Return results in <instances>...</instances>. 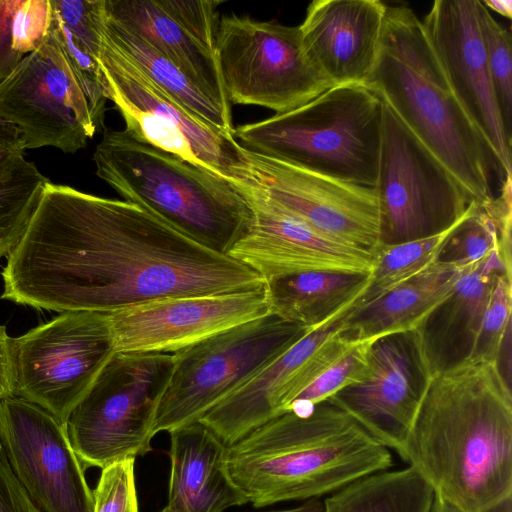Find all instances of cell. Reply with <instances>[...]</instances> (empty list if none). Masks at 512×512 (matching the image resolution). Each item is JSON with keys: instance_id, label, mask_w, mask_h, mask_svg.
Returning a JSON list of instances; mask_svg holds the SVG:
<instances>
[{"instance_id": "836d02e7", "label": "cell", "mask_w": 512, "mask_h": 512, "mask_svg": "<svg viewBox=\"0 0 512 512\" xmlns=\"http://www.w3.org/2000/svg\"><path fill=\"white\" fill-rule=\"evenodd\" d=\"M511 306V274L503 273L493 286L469 362L498 363L502 347L510 337Z\"/></svg>"}, {"instance_id": "d590c367", "label": "cell", "mask_w": 512, "mask_h": 512, "mask_svg": "<svg viewBox=\"0 0 512 512\" xmlns=\"http://www.w3.org/2000/svg\"><path fill=\"white\" fill-rule=\"evenodd\" d=\"M51 22L50 0H19L12 19L13 49L23 57L38 49L49 35Z\"/></svg>"}, {"instance_id": "7c38bea8", "label": "cell", "mask_w": 512, "mask_h": 512, "mask_svg": "<svg viewBox=\"0 0 512 512\" xmlns=\"http://www.w3.org/2000/svg\"><path fill=\"white\" fill-rule=\"evenodd\" d=\"M215 54L230 103L281 114L332 88L307 58L299 26L223 16Z\"/></svg>"}, {"instance_id": "2e32d148", "label": "cell", "mask_w": 512, "mask_h": 512, "mask_svg": "<svg viewBox=\"0 0 512 512\" xmlns=\"http://www.w3.org/2000/svg\"><path fill=\"white\" fill-rule=\"evenodd\" d=\"M231 183L248 203L252 221L228 256L264 281L311 271H372L373 254L325 237L255 185Z\"/></svg>"}, {"instance_id": "f35d334b", "label": "cell", "mask_w": 512, "mask_h": 512, "mask_svg": "<svg viewBox=\"0 0 512 512\" xmlns=\"http://www.w3.org/2000/svg\"><path fill=\"white\" fill-rule=\"evenodd\" d=\"M19 0H0V81L16 68L23 56L13 49L12 19Z\"/></svg>"}, {"instance_id": "e0dca14e", "label": "cell", "mask_w": 512, "mask_h": 512, "mask_svg": "<svg viewBox=\"0 0 512 512\" xmlns=\"http://www.w3.org/2000/svg\"><path fill=\"white\" fill-rule=\"evenodd\" d=\"M368 358L365 378L330 398L399 453L432 377L416 329L369 341Z\"/></svg>"}, {"instance_id": "ffe728a7", "label": "cell", "mask_w": 512, "mask_h": 512, "mask_svg": "<svg viewBox=\"0 0 512 512\" xmlns=\"http://www.w3.org/2000/svg\"><path fill=\"white\" fill-rule=\"evenodd\" d=\"M216 0H103L104 11L168 58L231 112L215 54Z\"/></svg>"}, {"instance_id": "484cf974", "label": "cell", "mask_w": 512, "mask_h": 512, "mask_svg": "<svg viewBox=\"0 0 512 512\" xmlns=\"http://www.w3.org/2000/svg\"><path fill=\"white\" fill-rule=\"evenodd\" d=\"M370 273L311 271L267 280L269 312L316 330L350 310L368 287Z\"/></svg>"}, {"instance_id": "277c9868", "label": "cell", "mask_w": 512, "mask_h": 512, "mask_svg": "<svg viewBox=\"0 0 512 512\" xmlns=\"http://www.w3.org/2000/svg\"><path fill=\"white\" fill-rule=\"evenodd\" d=\"M364 85L386 103L447 167L471 199H493L490 171L505 176L456 96L408 7H388L374 67Z\"/></svg>"}, {"instance_id": "f1b7e54d", "label": "cell", "mask_w": 512, "mask_h": 512, "mask_svg": "<svg viewBox=\"0 0 512 512\" xmlns=\"http://www.w3.org/2000/svg\"><path fill=\"white\" fill-rule=\"evenodd\" d=\"M454 226L427 238L391 245L380 244L372 253L373 266L368 287L354 302L351 311L376 301L434 264Z\"/></svg>"}, {"instance_id": "9c48e42d", "label": "cell", "mask_w": 512, "mask_h": 512, "mask_svg": "<svg viewBox=\"0 0 512 512\" xmlns=\"http://www.w3.org/2000/svg\"><path fill=\"white\" fill-rule=\"evenodd\" d=\"M373 188L380 209V244L386 245L440 234L474 202L386 103Z\"/></svg>"}, {"instance_id": "cb8c5ba5", "label": "cell", "mask_w": 512, "mask_h": 512, "mask_svg": "<svg viewBox=\"0 0 512 512\" xmlns=\"http://www.w3.org/2000/svg\"><path fill=\"white\" fill-rule=\"evenodd\" d=\"M170 434L168 501L160 512H224L247 504L224 464L226 446L201 422Z\"/></svg>"}, {"instance_id": "8d00e7d4", "label": "cell", "mask_w": 512, "mask_h": 512, "mask_svg": "<svg viewBox=\"0 0 512 512\" xmlns=\"http://www.w3.org/2000/svg\"><path fill=\"white\" fill-rule=\"evenodd\" d=\"M53 10L77 41L98 59L100 35L97 25L99 0H50Z\"/></svg>"}, {"instance_id": "3957f363", "label": "cell", "mask_w": 512, "mask_h": 512, "mask_svg": "<svg viewBox=\"0 0 512 512\" xmlns=\"http://www.w3.org/2000/svg\"><path fill=\"white\" fill-rule=\"evenodd\" d=\"M226 471L255 508L333 493L393 465L390 450L332 398L288 410L226 446Z\"/></svg>"}, {"instance_id": "ab89813d", "label": "cell", "mask_w": 512, "mask_h": 512, "mask_svg": "<svg viewBox=\"0 0 512 512\" xmlns=\"http://www.w3.org/2000/svg\"><path fill=\"white\" fill-rule=\"evenodd\" d=\"M25 157L20 134L10 124H0V176Z\"/></svg>"}, {"instance_id": "8992f818", "label": "cell", "mask_w": 512, "mask_h": 512, "mask_svg": "<svg viewBox=\"0 0 512 512\" xmlns=\"http://www.w3.org/2000/svg\"><path fill=\"white\" fill-rule=\"evenodd\" d=\"M384 113L363 84L332 87L286 113L239 125L244 149L348 183L374 187Z\"/></svg>"}, {"instance_id": "8fae6325", "label": "cell", "mask_w": 512, "mask_h": 512, "mask_svg": "<svg viewBox=\"0 0 512 512\" xmlns=\"http://www.w3.org/2000/svg\"><path fill=\"white\" fill-rule=\"evenodd\" d=\"M14 396L65 425L116 353L110 313L66 311L12 338Z\"/></svg>"}, {"instance_id": "d6a6232c", "label": "cell", "mask_w": 512, "mask_h": 512, "mask_svg": "<svg viewBox=\"0 0 512 512\" xmlns=\"http://www.w3.org/2000/svg\"><path fill=\"white\" fill-rule=\"evenodd\" d=\"M368 351L369 342L354 344L296 395L285 411L311 408L343 388L361 382L369 369Z\"/></svg>"}, {"instance_id": "30bf717a", "label": "cell", "mask_w": 512, "mask_h": 512, "mask_svg": "<svg viewBox=\"0 0 512 512\" xmlns=\"http://www.w3.org/2000/svg\"><path fill=\"white\" fill-rule=\"evenodd\" d=\"M98 62L105 96L123 117L124 130L131 137L229 182L243 179L246 159L233 134L189 113L101 36Z\"/></svg>"}, {"instance_id": "f546056e", "label": "cell", "mask_w": 512, "mask_h": 512, "mask_svg": "<svg viewBox=\"0 0 512 512\" xmlns=\"http://www.w3.org/2000/svg\"><path fill=\"white\" fill-rule=\"evenodd\" d=\"M49 181L25 157L0 176V259L20 239Z\"/></svg>"}, {"instance_id": "9a60e30c", "label": "cell", "mask_w": 512, "mask_h": 512, "mask_svg": "<svg viewBox=\"0 0 512 512\" xmlns=\"http://www.w3.org/2000/svg\"><path fill=\"white\" fill-rule=\"evenodd\" d=\"M243 154L246 170L240 181L260 188L333 241L371 254L378 248L380 209L373 187L341 181L244 148Z\"/></svg>"}, {"instance_id": "d6986e66", "label": "cell", "mask_w": 512, "mask_h": 512, "mask_svg": "<svg viewBox=\"0 0 512 512\" xmlns=\"http://www.w3.org/2000/svg\"><path fill=\"white\" fill-rule=\"evenodd\" d=\"M477 1L436 0L422 24L456 96L506 177L512 175L511 145L488 70Z\"/></svg>"}, {"instance_id": "44dd1931", "label": "cell", "mask_w": 512, "mask_h": 512, "mask_svg": "<svg viewBox=\"0 0 512 512\" xmlns=\"http://www.w3.org/2000/svg\"><path fill=\"white\" fill-rule=\"evenodd\" d=\"M387 6L379 0H314L299 25L305 54L332 87L363 84L376 62Z\"/></svg>"}, {"instance_id": "83f0119b", "label": "cell", "mask_w": 512, "mask_h": 512, "mask_svg": "<svg viewBox=\"0 0 512 512\" xmlns=\"http://www.w3.org/2000/svg\"><path fill=\"white\" fill-rule=\"evenodd\" d=\"M434 491L413 467L358 478L323 501V512H431Z\"/></svg>"}, {"instance_id": "7402d4cb", "label": "cell", "mask_w": 512, "mask_h": 512, "mask_svg": "<svg viewBox=\"0 0 512 512\" xmlns=\"http://www.w3.org/2000/svg\"><path fill=\"white\" fill-rule=\"evenodd\" d=\"M350 310L309 332L260 373L218 403L200 420L228 446L283 413L299 393L317 351L342 328Z\"/></svg>"}, {"instance_id": "74e56055", "label": "cell", "mask_w": 512, "mask_h": 512, "mask_svg": "<svg viewBox=\"0 0 512 512\" xmlns=\"http://www.w3.org/2000/svg\"><path fill=\"white\" fill-rule=\"evenodd\" d=\"M0 512H40L14 474L1 447Z\"/></svg>"}, {"instance_id": "7bdbcfd3", "label": "cell", "mask_w": 512, "mask_h": 512, "mask_svg": "<svg viewBox=\"0 0 512 512\" xmlns=\"http://www.w3.org/2000/svg\"><path fill=\"white\" fill-rule=\"evenodd\" d=\"M324 503L320 498H312L296 508L274 512H323Z\"/></svg>"}, {"instance_id": "f6af8a7d", "label": "cell", "mask_w": 512, "mask_h": 512, "mask_svg": "<svg viewBox=\"0 0 512 512\" xmlns=\"http://www.w3.org/2000/svg\"><path fill=\"white\" fill-rule=\"evenodd\" d=\"M431 512H463V511H461L457 507L451 505L450 503H448L434 495Z\"/></svg>"}, {"instance_id": "ba28073f", "label": "cell", "mask_w": 512, "mask_h": 512, "mask_svg": "<svg viewBox=\"0 0 512 512\" xmlns=\"http://www.w3.org/2000/svg\"><path fill=\"white\" fill-rule=\"evenodd\" d=\"M309 332L269 312L174 353L155 434L198 422Z\"/></svg>"}, {"instance_id": "4dcf8cb0", "label": "cell", "mask_w": 512, "mask_h": 512, "mask_svg": "<svg viewBox=\"0 0 512 512\" xmlns=\"http://www.w3.org/2000/svg\"><path fill=\"white\" fill-rule=\"evenodd\" d=\"M477 16L496 102L508 143H512V56L511 33L477 1Z\"/></svg>"}, {"instance_id": "6da1fadb", "label": "cell", "mask_w": 512, "mask_h": 512, "mask_svg": "<svg viewBox=\"0 0 512 512\" xmlns=\"http://www.w3.org/2000/svg\"><path fill=\"white\" fill-rule=\"evenodd\" d=\"M6 258L1 298L59 313H111L160 298L265 284L252 269L133 203L51 181Z\"/></svg>"}, {"instance_id": "603a6c76", "label": "cell", "mask_w": 512, "mask_h": 512, "mask_svg": "<svg viewBox=\"0 0 512 512\" xmlns=\"http://www.w3.org/2000/svg\"><path fill=\"white\" fill-rule=\"evenodd\" d=\"M503 273L511 274V256L497 249L465 269L449 294L418 326L432 376L471 360L490 294Z\"/></svg>"}, {"instance_id": "1f68e13d", "label": "cell", "mask_w": 512, "mask_h": 512, "mask_svg": "<svg viewBox=\"0 0 512 512\" xmlns=\"http://www.w3.org/2000/svg\"><path fill=\"white\" fill-rule=\"evenodd\" d=\"M51 31L88 101L93 122L99 130L103 126L107 98L104 93V77L98 59L77 41L53 8Z\"/></svg>"}, {"instance_id": "ee69618b", "label": "cell", "mask_w": 512, "mask_h": 512, "mask_svg": "<svg viewBox=\"0 0 512 512\" xmlns=\"http://www.w3.org/2000/svg\"><path fill=\"white\" fill-rule=\"evenodd\" d=\"M478 512H512V494L499 499Z\"/></svg>"}, {"instance_id": "e575fe53", "label": "cell", "mask_w": 512, "mask_h": 512, "mask_svg": "<svg viewBox=\"0 0 512 512\" xmlns=\"http://www.w3.org/2000/svg\"><path fill=\"white\" fill-rule=\"evenodd\" d=\"M135 459H127L102 469L93 491V512H139Z\"/></svg>"}, {"instance_id": "60d3db41", "label": "cell", "mask_w": 512, "mask_h": 512, "mask_svg": "<svg viewBox=\"0 0 512 512\" xmlns=\"http://www.w3.org/2000/svg\"><path fill=\"white\" fill-rule=\"evenodd\" d=\"M11 343L6 327L0 325V398L14 396Z\"/></svg>"}, {"instance_id": "ac0fdd59", "label": "cell", "mask_w": 512, "mask_h": 512, "mask_svg": "<svg viewBox=\"0 0 512 512\" xmlns=\"http://www.w3.org/2000/svg\"><path fill=\"white\" fill-rule=\"evenodd\" d=\"M269 313L265 284L246 291L167 297L110 313L116 352L174 354Z\"/></svg>"}, {"instance_id": "5bb4252c", "label": "cell", "mask_w": 512, "mask_h": 512, "mask_svg": "<svg viewBox=\"0 0 512 512\" xmlns=\"http://www.w3.org/2000/svg\"><path fill=\"white\" fill-rule=\"evenodd\" d=\"M0 445L40 512H93L94 496L65 425L17 396L0 399Z\"/></svg>"}, {"instance_id": "bcb514c9", "label": "cell", "mask_w": 512, "mask_h": 512, "mask_svg": "<svg viewBox=\"0 0 512 512\" xmlns=\"http://www.w3.org/2000/svg\"><path fill=\"white\" fill-rule=\"evenodd\" d=\"M0 124H5L3 121L0 120ZM7 124V123H6Z\"/></svg>"}, {"instance_id": "4fadbf2b", "label": "cell", "mask_w": 512, "mask_h": 512, "mask_svg": "<svg viewBox=\"0 0 512 512\" xmlns=\"http://www.w3.org/2000/svg\"><path fill=\"white\" fill-rule=\"evenodd\" d=\"M0 120L17 128L25 151L76 153L98 131L51 28L43 44L0 81Z\"/></svg>"}, {"instance_id": "52a82bcc", "label": "cell", "mask_w": 512, "mask_h": 512, "mask_svg": "<svg viewBox=\"0 0 512 512\" xmlns=\"http://www.w3.org/2000/svg\"><path fill=\"white\" fill-rule=\"evenodd\" d=\"M173 354L116 352L70 413L66 433L84 470L104 469L151 451Z\"/></svg>"}, {"instance_id": "4316f807", "label": "cell", "mask_w": 512, "mask_h": 512, "mask_svg": "<svg viewBox=\"0 0 512 512\" xmlns=\"http://www.w3.org/2000/svg\"><path fill=\"white\" fill-rule=\"evenodd\" d=\"M100 36L133 61L155 84L189 113L226 133L233 134L231 112L222 109L175 64L141 37L109 18L99 0Z\"/></svg>"}, {"instance_id": "7dc6e473", "label": "cell", "mask_w": 512, "mask_h": 512, "mask_svg": "<svg viewBox=\"0 0 512 512\" xmlns=\"http://www.w3.org/2000/svg\"><path fill=\"white\" fill-rule=\"evenodd\" d=\"M0 399H1V398H0ZM0 447H1V445H0Z\"/></svg>"}, {"instance_id": "d4e9b609", "label": "cell", "mask_w": 512, "mask_h": 512, "mask_svg": "<svg viewBox=\"0 0 512 512\" xmlns=\"http://www.w3.org/2000/svg\"><path fill=\"white\" fill-rule=\"evenodd\" d=\"M465 269L435 262L376 301L353 311L340 331L350 342H369L378 337L417 329L428 314L449 294Z\"/></svg>"}, {"instance_id": "b9f144b4", "label": "cell", "mask_w": 512, "mask_h": 512, "mask_svg": "<svg viewBox=\"0 0 512 512\" xmlns=\"http://www.w3.org/2000/svg\"><path fill=\"white\" fill-rule=\"evenodd\" d=\"M482 3L488 10H493L508 19L512 18L511 0H484Z\"/></svg>"}, {"instance_id": "7a4b0ae2", "label": "cell", "mask_w": 512, "mask_h": 512, "mask_svg": "<svg viewBox=\"0 0 512 512\" xmlns=\"http://www.w3.org/2000/svg\"><path fill=\"white\" fill-rule=\"evenodd\" d=\"M398 454L463 512L511 495L512 394L498 363L433 375Z\"/></svg>"}, {"instance_id": "5b68a950", "label": "cell", "mask_w": 512, "mask_h": 512, "mask_svg": "<svg viewBox=\"0 0 512 512\" xmlns=\"http://www.w3.org/2000/svg\"><path fill=\"white\" fill-rule=\"evenodd\" d=\"M93 161L125 201L214 252L228 255L250 227V207L231 182L125 130H106Z\"/></svg>"}]
</instances>
